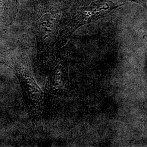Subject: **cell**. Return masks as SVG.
Masks as SVG:
<instances>
[{"instance_id":"6da1fadb","label":"cell","mask_w":147,"mask_h":147,"mask_svg":"<svg viewBox=\"0 0 147 147\" xmlns=\"http://www.w3.org/2000/svg\"><path fill=\"white\" fill-rule=\"evenodd\" d=\"M36 26L38 57L41 60L51 62L55 60V51L59 48V40L62 26L59 16L47 8L38 11Z\"/></svg>"},{"instance_id":"7a4b0ae2","label":"cell","mask_w":147,"mask_h":147,"mask_svg":"<svg viewBox=\"0 0 147 147\" xmlns=\"http://www.w3.org/2000/svg\"><path fill=\"white\" fill-rule=\"evenodd\" d=\"M121 5L109 0H84L62 26L59 40V47L79 27L105 16L114 8Z\"/></svg>"},{"instance_id":"3957f363","label":"cell","mask_w":147,"mask_h":147,"mask_svg":"<svg viewBox=\"0 0 147 147\" xmlns=\"http://www.w3.org/2000/svg\"><path fill=\"white\" fill-rule=\"evenodd\" d=\"M28 62L24 59V61L13 64L12 68L19 80L30 112L33 116H37L42 112L44 95L33 76Z\"/></svg>"},{"instance_id":"277c9868","label":"cell","mask_w":147,"mask_h":147,"mask_svg":"<svg viewBox=\"0 0 147 147\" xmlns=\"http://www.w3.org/2000/svg\"><path fill=\"white\" fill-rule=\"evenodd\" d=\"M67 63L62 62L53 69L47 86L48 101H54L63 98L67 87Z\"/></svg>"},{"instance_id":"5b68a950","label":"cell","mask_w":147,"mask_h":147,"mask_svg":"<svg viewBox=\"0 0 147 147\" xmlns=\"http://www.w3.org/2000/svg\"><path fill=\"white\" fill-rule=\"evenodd\" d=\"M128 1H132L137 2H141V0H128Z\"/></svg>"}]
</instances>
